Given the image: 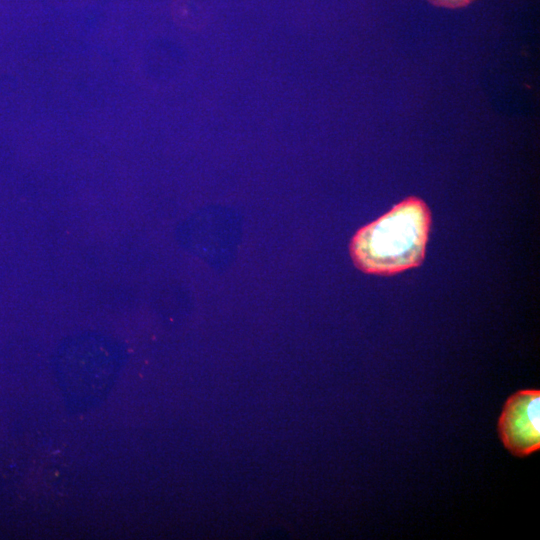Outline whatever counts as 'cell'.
Returning <instances> with one entry per match:
<instances>
[{
  "label": "cell",
  "instance_id": "obj_3",
  "mask_svg": "<svg viewBox=\"0 0 540 540\" xmlns=\"http://www.w3.org/2000/svg\"><path fill=\"white\" fill-rule=\"evenodd\" d=\"M427 1L438 7L457 9V8H462L469 5L474 0H427Z\"/></svg>",
  "mask_w": 540,
  "mask_h": 540
},
{
  "label": "cell",
  "instance_id": "obj_1",
  "mask_svg": "<svg viewBox=\"0 0 540 540\" xmlns=\"http://www.w3.org/2000/svg\"><path fill=\"white\" fill-rule=\"evenodd\" d=\"M431 213L418 197H407L375 221L360 228L350 255L364 273L390 276L418 267L424 260Z\"/></svg>",
  "mask_w": 540,
  "mask_h": 540
},
{
  "label": "cell",
  "instance_id": "obj_2",
  "mask_svg": "<svg viewBox=\"0 0 540 540\" xmlns=\"http://www.w3.org/2000/svg\"><path fill=\"white\" fill-rule=\"evenodd\" d=\"M504 447L516 457L540 448V391L520 390L506 400L497 424Z\"/></svg>",
  "mask_w": 540,
  "mask_h": 540
}]
</instances>
